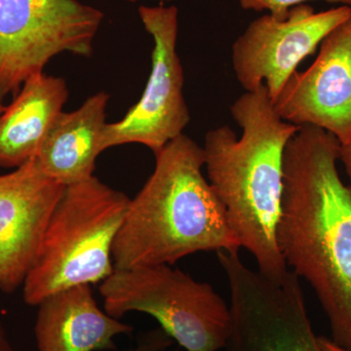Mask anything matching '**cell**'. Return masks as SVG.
I'll return each instance as SVG.
<instances>
[{"instance_id": "1", "label": "cell", "mask_w": 351, "mask_h": 351, "mask_svg": "<svg viewBox=\"0 0 351 351\" xmlns=\"http://www.w3.org/2000/svg\"><path fill=\"white\" fill-rule=\"evenodd\" d=\"M339 147L315 126L291 138L276 239L288 269L315 293L331 341L351 351V189L339 176Z\"/></svg>"}, {"instance_id": "2", "label": "cell", "mask_w": 351, "mask_h": 351, "mask_svg": "<svg viewBox=\"0 0 351 351\" xmlns=\"http://www.w3.org/2000/svg\"><path fill=\"white\" fill-rule=\"evenodd\" d=\"M241 137L228 125L205 136L208 181L226 209L240 247L258 272L282 280L289 269L277 245L284 182V152L301 127L278 117L265 85L245 92L230 107Z\"/></svg>"}, {"instance_id": "3", "label": "cell", "mask_w": 351, "mask_h": 351, "mask_svg": "<svg viewBox=\"0 0 351 351\" xmlns=\"http://www.w3.org/2000/svg\"><path fill=\"white\" fill-rule=\"evenodd\" d=\"M154 156V172L130 200L114 240V269L173 265L198 252H239L225 207L203 175V147L182 134Z\"/></svg>"}, {"instance_id": "4", "label": "cell", "mask_w": 351, "mask_h": 351, "mask_svg": "<svg viewBox=\"0 0 351 351\" xmlns=\"http://www.w3.org/2000/svg\"><path fill=\"white\" fill-rule=\"evenodd\" d=\"M130 200L95 176L66 186L23 284L25 304L38 306L60 291L107 279L114 271L113 244Z\"/></svg>"}, {"instance_id": "5", "label": "cell", "mask_w": 351, "mask_h": 351, "mask_svg": "<svg viewBox=\"0 0 351 351\" xmlns=\"http://www.w3.org/2000/svg\"><path fill=\"white\" fill-rule=\"evenodd\" d=\"M104 309L156 318L186 351L223 350L232 332L230 307L210 284L170 265L117 269L101 283Z\"/></svg>"}, {"instance_id": "6", "label": "cell", "mask_w": 351, "mask_h": 351, "mask_svg": "<svg viewBox=\"0 0 351 351\" xmlns=\"http://www.w3.org/2000/svg\"><path fill=\"white\" fill-rule=\"evenodd\" d=\"M104 17L78 0H0V99L61 53L91 56Z\"/></svg>"}, {"instance_id": "7", "label": "cell", "mask_w": 351, "mask_h": 351, "mask_svg": "<svg viewBox=\"0 0 351 351\" xmlns=\"http://www.w3.org/2000/svg\"><path fill=\"white\" fill-rule=\"evenodd\" d=\"M217 256L230 286L232 320L223 351H324L294 272L272 280L247 267L239 252Z\"/></svg>"}, {"instance_id": "8", "label": "cell", "mask_w": 351, "mask_h": 351, "mask_svg": "<svg viewBox=\"0 0 351 351\" xmlns=\"http://www.w3.org/2000/svg\"><path fill=\"white\" fill-rule=\"evenodd\" d=\"M175 6H141L138 15L154 39L152 71L142 97L123 119L101 132V152L113 147L140 144L154 154L181 136L191 121L182 88L184 71L177 53L179 20Z\"/></svg>"}, {"instance_id": "9", "label": "cell", "mask_w": 351, "mask_h": 351, "mask_svg": "<svg viewBox=\"0 0 351 351\" xmlns=\"http://www.w3.org/2000/svg\"><path fill=\"white\" fill-rule=\"evenodd\" d=\"M350 17V6L315 12L301 4L284 20L269 13L254 20L232 44V68L239 84L246 92L265 85L274 104L299 64Z\"/></svg>"}, {"instance_id": "10", "label": "cell", "mask_w": 351, "mask_h": 351, "mask_svg": "<svg viewBox=\"0 0 351 351\" xmlns=\"http://www.w3.org/2000/svg\"><path fill=\"white\" fill-rule=\"evenodd\" d=\"M278 117L329 132L341 145L351 137V17L323 39L313 64L295 71L274 104Z\"/></svg>"}, {"instance_id": "11", "label": "cell", "mask_w": 351, "mask_h": 351, "mask_svg": "<svg viewBox=\"0 0 351 351\" xmlns=\"http://www.w3.org/2000/svg\"><path fill=\"white\" fill-rule=\"evenodd\" d=\"M66 186L34 158L0 175V291L22 287L36 262L53 210Z\"/></svg>"}, {"instance_id": "12", "label": "cell", "mask_w": 351, "mask_h": 351, "mask_svg": "<svg viewBox=\"0 0 351 351\" xmlns=\"http://www.w3.org/2000/svg\"><path fill=\"white\" fill-rule=\"evenodd\" d=\"M34 324L38 351L114 350V338L134 331L99 306L91 286H75L38 304Z\"/></svg>"}, {"instance_id": "13", "label": "cell", "mask_w": 351, "mask_h": 351, "mask_svg": "<svg viewBox=\"0 0 351 351\" xmlns=\"http://www.w3.org/2000/svg\"><path fill=\"white\" fill-rule=\"evenodd\" d=\"M108 101L110 94L100 91L77 110L60 113L36 156L48 177L64 186L93 177Z\"/></svg>"}, {"instance_id": "14", "label": "cell", "mask_w": 351, "mask_h": 351, "mask_svg": "<svg viewBox=\"0 0 351 351\" xmlns=\"http://www.w3.org/2000/svg\"><path fill=\"white\" fill-rule=\"evenodd\" d=\"M69 98L64 78L39 73L25 82L0 114V167H20L36 158Z\"/></svg>"}, {"instance_id": "15", "label": "cell", "mask_w": 351, "mask_h": 351, "mask_svg": "<svg viewBox=\"0 0 351 351\" xmlns=\"http://www.w3.org/2000/svg\"><path fill=\"white\" fill-rule=\"evenodd\" d=\"M240 6L244 10H253L257 12L267 11L270 15L279 20L287 18L293 7L306 4L314 0H239ZM338 6L351 7V0H320Z\"/></svg>"}, {"instance_id": "16", "label": "cell", "mask_w": 351, "mask_h": 351, "mask_svg": "<svg viewBox=\"0 0 351 351\" xmlns=\"http://www.w3.org/2000/svg\"><path fill=\"white\" fill-rule=\"evenodd\" d=\"M171 343L172 339L160 328L156 331L149 332L135 348L129 351H164L169 348Z\"/></svg>"}, {"instance_id": "17", "label": "cell", "mask_w": 351, "mask_h": 351, "mask_svg": "<svg viewBox=\"0 0 351 351\" xmlns=\"http://www.w3.org/2000/svg\"><path fill=\"white\" fill-rule=\"evenodd\" d=\"M339 161L345 166L351 189V137L346 144L341 145L339 147Z\"/></svg>"}, {"instance_id": "18", "label": "cell", "mask_w": 351, "mask_h": 351, "mask_svg": "<svg viewBox=\"0 0 351 351\" xmlns=\"http://www.w3.org/2000/svg\"><path fill=\"white\" fill-rule=\"evenodd\" d=\"M0 351H16L1 322H0Z\"/></svg>"}, {"instance_id": "19", "label": "cell", "mask_w": 351, "mask_h": 351, "mask_svg": "<svg viewBox=\"0 0 351 351\" xmlns=\"http://www.w3.org/2000/svg\"><path fill=\"white\" fill-rule=\"evenodd\" d=\"M319 343L324 351H348L332 343L331 339L325 338V337H319Z\"/></svg>"}, {"instance_id": "20", "label": "cell", "mask_w": 351, "mask_h": 351, "mask_svg": "<svg viewBox=\"0 0 351 351\" xmlns=\"http://www.w3.org/2000/svg\"><path fill=\"white\" fill-rule=\"evenodd\" d=\"M123 1H127V2H138V1H141V0H123ZM158 1H172V0H158Z\"/></svg>"}, {"instance_id": "21", "label": "cell", "mask_w": 351, "mask_h": 351, "mask_svg": "<svg viewBox=\"0 0 351 351\" xmlns=\"http://www.w3.org/2000/svg\"><path fill=\"white\" fill-rule=\"evenodd\" d=\"M4 108H5V107H4L3 104H2V100L0 99V114L3 112Z\"/></svg>"}]
</instances>
